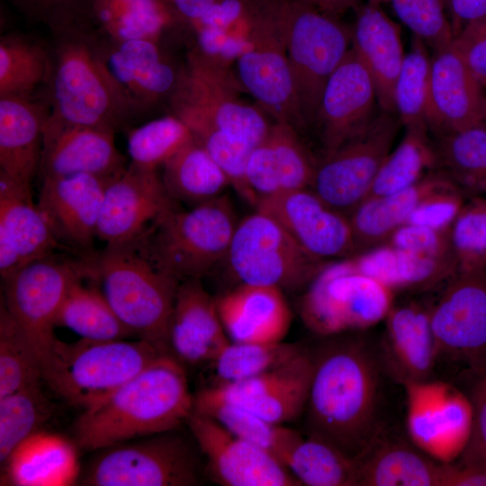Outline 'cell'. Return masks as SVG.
<instances>
[{
  "mask_svg": "<svg viewBox=\"0 0 486 486\" xmlns=\"http://www.w3.org/2000/svg\"><path fill=\"white\" fill-rule=\"evenodd\" d=\"M301 318L313 333L331 337L367 329L384 320L393 292L360 272L350 257L326 264L304 289Z\"/></svg>",
  "mask_w": 486,
  "mask_h": 486,
  "instance_id": "9c48e42d",
  "label": "cell"
},
{
  "mask_svg": "<svg viewBox=\"0 0 486 486\" xmlns=\"http://www.w3.org/2000/svg\"><path fill=\"white\" fill-rule=\"evenodd\" d=\"M288 62L304 124L316 122L325 86L350 50L352 32L338 17L284 0Z\"/></svg>",
  "mask_w": 486,
  "mask_h": 486,
  "instance_id": "30bf717a",
  "label": "cell"
},
{
  "mask_svg": "<svg viewBox=\"0 0 486 486\" xmlns=\"http://www.w3.org/2000/svg\"><path fill=\"white\" fill-rule=\"evenodd\" d=\"M436 148L438 164L471 195L486 196V122L440 135Z\"/></svg>",
  "mask_w": 486,
  "mask_h": 486,
  "instance_id": "b9f144b4",
  "label": "cell"
},
{
  "mask_svg": "<svg viewBox=\"0 0 486 486\" xmlns=\"http://www.w3.org/2000/svg\"><path fill=\"white\" fill-rule=\"evenodd\" d=\"M2 467L1 485L69 486L80 478L75 445L43 430L19 444Z\"/></svg>",
  "mask_w": 486,
  "mask_h": 486,
  "instance_id": "d6a6232c",
  "label": "cell"
},
{
  "mask_svg": "<svg viewBox=\"0 0 486 486\" xmlns=\"http://www.w3.org/2000/svg\"><path fill=\"white\" fill-rule=\"evenodd\" d=\"M368 1L381 4L382 3L390 2L391 0H368Z\"/></svg>",
  "mask_w": 486,
  "mask_h": 486,
  "instance_id": "6125c7cd",
  "label": "cell"
},
{
  "mask_svg": "<svg viewBox=\"0 0 486 486\" xmlns=\"http://www.w3.org/2000/svg\"><path fill=\"white\" fill-rule=\"evenodd\" d=\"M485 89L452 44L434 50L430 62L428 128L440 136L484 122Z\"/></svg>",
  "mask_w": 486,
  "mask_h": 486,
  "instance_id": "484cf974",
  "label": "cell"
},
{
  "mask_svg": "<svg viewBox=\"0 0 486 486\" xmlns=\"http://www.w3.org/2000/svg\"><path fill=\"white\" fill-rule=\"evenodd\" d=\"M230 341L216 298L201 279H188L177 289L168 335L170 354L184 366L211 364Z\"/></svg>",
  "mask_w": 486,
  "mask_h": 486,
  "instance_id": "83f0119b",
  "label": "cell"
},
{
  "mask_svg": "<svg viewBox=\"0 0 486 486\" xmlns=\"http://www.w3.org/2000/svg\"><path fill=\"white\" fill-rule=\"evenodd\" d=\"M400 122L382 111L358 134L316 164L311 189L331 207L348 215L370 194L392 151Z\"/></svg>",
  "mask_w": 486,
  "mask_h": 486,
  "instance_id": "5bb4252c",
  "label": "cell"
},
{
  "mask_svg": "<svg viewBox=\"0 0 486 486\" xmlns=\"http://www.w3.org/2000/svg\"><path fill=\"white\" fill-rule=\"evenodd\" d=\"M52 66L43 98L50 117L117 132L134 117L108 72L89 29L53 35Z\"/></svg>",
  "mask_w": 486,
  "mask_h": 486,
  "instance_id": "3957f363",
  "label": "cell"
},
{
  "mask_svg": "<svg viewBox=\"0 0 486 486\" xmlns=\"http://www.w3.org/2000/svg\"><path fill=\"white\" fill-rule=\"evenodd\" d=\"M349 257L357 270L393 292L432 287L455 274L453 260L400 250L387 243Z\"/></svg>",
  "mask_w": 486,
  "mask_h": 486,
  "instance_id": "8d00e7d4",
  "label": "cell"
},
{
  "mask_svg": "<svg viewBox=\"0 0 486 486\" xmlns=\"http://www.w3.org/2000/svg\"><path fill=\"white\" fill-rule=\"evenodd\" d=\"M226 259L239 284L305 289L326 265L271 216L256 210L238 222Z\"/></svg>",
  "mask_w": 486,
  "mask_h": 486,
  "instance_id": "8fae6325",
  "label": "cell"
},
{
  "mask_svg": "<svg viewBox=\"0 0 486 486\" xmlns=\"http://www.w3.org/2000/svg\"><path fill=\"white\" fill-rule=\"evenodd\" d=\"M238 222L231 202L222 194L188 209L176 205L137 241L178 281L202 279L227 257Z\"/></svg>",
  "mask_w": 486,
  "mask_h": 486,
  "instance_id": "52a82bcc",
  "label": "cell"
},
{
  "mask_svg": "<svg viewBox=\"0 0 486 486\" xmlns=\"http://www.w3.org/2000/svg\"><path fill=\"white\" fill-rule=\"evenodd\" d=\"M376 89L353 48L328 78L320 104L319 123L324 153L330 152L363 130L375 117Z\"/></svg>",
  "mask_w": 486,
  "mask_h": 486,
  "instance_id": "603a6c76",
  "label": "cell"
},
{
  "mask_svg": "<svg viewBox=\"0 0 486 486\" xmlns=\"http://www.w3.org/2000/svg\"><path fill=\"white\" fill-rule=\"evenodd\" d=\"M88 277L85 254L66 257L57 253L32 262L3 279L2 302L41 365L57 338L56 320L68 290L77 280Z\"/></svg>",
  "mask_w": 486,
  "mask_h": 486,
  "instance_id": "7c38bea8",
  "label": "cell"
},
{
  "mask_svg": "<svg viewBox=\"0 0 486 486\" xmlns=\"http://www.w3.org/2000/svg\"><path fill=\"white\" fill-rule=\"evenodd\" d=\"M224 329L233 342L273 343L284 340L292 311L277 287L239 284L216 298Z\"/></svg>",
  "mask_w": 486,
  "mask_h": 486,
  "instance_id": "f1b7e54d",
  "label": "cell"
},
{
  "mask_svg": "<svg viewBox=\"0 0 486 486\" xmlns=\"http://www.w3.org/2000/svg\"><path fill=\"white\" fill-rule=\"evenodd\" d=\"M313 368V356L304 349L273 370L235 382L211 385L199 393L285 425L304 413Z\"/></svg>",
  "mask_w": 486,
  "mask_h": 486,
  "instance_id": "ffe728a7",
  "label": "cell"
},
{
  "mask_svg": "<svg viewBox=\"0 0 486 486\" xmlns=\"http://www.w3.org/2000/svg\"><path fill=\"white\" fill-rule=\"evenodd\" d=\"M429 316L438 357L476 367L486 359V271L454 274Z\"/></svg>",
  "mask_w": 486,
  "mask_h": 486,
  "instance_id": "2e32d148",
  "label": "cell"
},
{
  "mask_svg": "<svg viewBox=\"0 0 486 486\" xmlns=\"http://www.w3.org/2000/svg\"><path fill=\"white\" fill-rule=\"evenodd\" d=\"M402 385L407 400L406 428L412 445L440 463L458 460L472 431L469 396L438 380L412 381Z\"/></svg>",
  "mask_w": 486,
  "mask_h": 486,
  "instance_id": "9a60e30c",
  "label": "cell"
},
{
  "mask_svg": "<svg viewBox=\"0 0 486 486\" xmlns=\"http://www.w3.org/2000/svg\"><path fill=\"white\" fill-rule=\"evenodd\" d=\"M452 46L486 86V15L466 23L454 37Z\"/></svg>",
  "mask_w": 486,
  "mask_h": 486,
  "instance_id": "6f0895ef",
  "label": "cell"
},
{
  "mask_svg": "<svg viewBox=\"0 0 486 486\" xmlns=\"http://www.w3.org/2000/svg\"><path fill=\"white\" fill-rule=\"evenodd\" d=\"M184 366L164 354L75 424L76 446L102 450L126 441L174 431L194 411Z\"/></svg>",
  "mask_w": 486,
  "mask_h": 486,
  "instance_id": "7a4b0ae2",
  "label": "cell"
},
{
  "mask_svg": "<svg viewBox=\"0 0 486 486\" xmlns=\"http://www.w3.org/2000/svg\"><path fill=\"white\" fill-rule=\"evenodd\" d=\"M53 406L38 382L0 398V462L30 436L41 431Z\"/></svg>",
  "mask_w": 486,
  "mask_h": 486,
  "instance_id": "bcb514c9",
  "label": "cell"
},
{
  "mask_svg": "<svg viewBox=\"0 0 486 486\" xmlns=\"http://www.w3.org/2000/svg\"><path fill=\"white\" fill-rule=\"evenodd\" d=\"M386 243L400 250L454 262L450 230L406 223L399 227Z\"/></svg>",
  "mask_w": 486,
  "mask_h": 486,
  "instance_id": "9f6ffc18",
  "label": "cell"
},
{
  "mask_svg": "<svg viewBox=\"0 0 486 486\" xmlns=\"http://www.w3.org/2000/svg\"><path fill=\"white\" fill-rule=\"evenodd\" d=\"M41 382L40 361L1 301L0 398Z\"/></svg>",
  "mask_w": 486,
  "mask_h": 486,
  "instance_id": "681fc988",
  "label": "cell"
},
{
  "mask_svg": "<svg viewBox=\"0 0 486 486\" xmlns=\"http://www.w3.org/2000/svg\"><path fill=\"white\" fill-rule=\"evenodd\" d=\"M88 29L99 39L119 42L153 40L186 29L163 0H94Z\"/></svg>",
  "mask_w": 486,
  "mask_h": 486,
  "instance_id": "d590c367",
  "label": "cell"
},
{
  "mask_svg": "<svg viewBox=\"0 0 486 486\" xmlns=\"http://www.w3.org/2000/svg\"><path fill=\"white\" fill-rule=\"evenodd\" d=\"M321 13L339 18L348 10H356L360 0H297Z\"/></svg>",
  "mask_w": 486,
  "mask_h": 486,
  "instance_id": "94428289",
  "label": "cell"
},
{
  "mask_svg": "<svg viewBox=\"0 0 486 486\" xmlns=\"http://www.w3.org/2000/svg\"><path fill=\"white\" fill-rule=\"evenodd\" d=\"M357 486H446L448 464L414 445L376 436L356 459Z\"/></svg>",
  "mask_w": 486,
  "mask_h": 486,
  "instance_id": "836d02e7",
  "label": "cell"
},
{
  "mask_svg": "<svg viewBox=\"0 0 486 486\" xmlns=\"http://www.w3.org/2000/svg\"><path fill=\"white\" fill-rule=\"evenodd\" d=\"M67 251L55 238L32 185L0 173V274L2 280L22 266Z\"/></svg>",
  "mask_w": 486,
  "mask_h": 486,
  "instance_id": "d4e9b609",
  "label": "cell"
},
{
  "mask_svg": "<svg viewBox=\"0 0 486 486\" xmlns=\"http://www.w3.org/2000/svg\"><path fill=\"white\" fill-rule=\"evenodd\" d=\"M473 382L468 394L473 412L470 441L458 460L486 470V359L472 369Z\"/></svg>",
  "mask_w": 486,
  "mask_h": 486,
  "instance_id": "11a10c76",
  "label": "cell"
},
{
  "mask_svg": "<svg viewBox=\"0 0 486 486\" xmlns=\"http://www.w3.org/2000/svg\"><path fill=\"white\" fill-rule=\"evenodd\" d=\"M177 204L167 194L158 170L129 163L106 186L97 238L105 246L137 241Z\"/></svg>",
  "mask_w": 486,
  "mask_h": 486,
  "instance_id": "e0dca14e",
  "label": "cell"
},
{
  "mask_svg": "<svg viewBox=\"0 0 486 486\" xmlns=\"http://www.w3.org/2000/svg\"><path fill=\"white\" fill-rule=\"evenodd\" d=\"M50 115L43 97H0V173L32 184L39 173Z\"/></svg>",
  "mask_w": 486,
  "mask_h": 486,
  "instance_id": "1f68e13d",
  "label": "cell"
},
{
  "mask_svg": "<svg viewBox=\"0 0 486 486\" xmlns=\"http://www.w3.org/2000/svg\"><path fill=\"white\" fill-rule=\"evenodd\" d=\"M464 194L454 182L434 191L418 203L406 223L450 230L465 202Z\"/></svg>",
  "mask_w": 486,
  "mask_h": 486,
  "instance_id": "db71d44e",
  "label": "cell"
},
{
  "mask_svg": "<svg viewBox=\"0 0 486 486\" xmlns=\"http://www.w3.org/2000/svg\"><path fill=\"white\" fill-rule=\"evenodd\" d=\"M82 280L68 290L58 310L56 327H65L81 338L93 341L125 339L132 332L122 322L102 292L85 286Z\"/></svg>",
  "mask_w": 486,
  "mask_h": 486,
  "instance_id": "60d3db41",
  "label": "cell"
},
{
  "mask_svg": "<svg viewBox=\"0 0 486 486\" xmlns=\"http://www.w3.org/2000/svg\"><path fill=\"white\" fill-rule=\"evenodd\" d=\"M430 62L426 44L413 36L394 86L396 114L405 128L428 129Z\"/></svg>",
  "mask_w": 486,
  "mask_h": 486,
  "instance_id": "7dc6e473",
  "label": "cell"
},
{
  "mask_svg": "<svg viewBox=\"0 0 486 486\" xmlns=\"http://www.w3.org/2000/svg\"><path fill=\"white\" fill-rule=\"evenodd\" d=\"M112 178L87 174L42 178L37 206L67 251L76 255L92 251L104 194Z\"/></svg>",
  "mask_w": 486,
  "mask_h": 486,
  "instance_id": "7402d4cb",
  "label": "cell"
},
{
  "mask_svg": "<svg viewBox=\"0 0 486 486\" xmlns=\"http://www.w3.org/2000/svg\"><path fill=\"white\" fill-rule=\"evenodd\" d=\"M284 0H252L238 58V78L264 112L295 129L305 126L288 62Z\"/></svg>",
  "mask_w": 486,
  "mask_h": 486,
  "instance_id": "ba28073f",
  "label": "cell"
},
{
  "mask_svg": "<svg viewBox=\"0 0 486 486\" xmlns=\"http://www.w3.org/2000/svg\"><path fill=\"white\" fill-rule=\"evenodd\" d=\"M29 22L44 25L51 35L89 27L94 0H10Z\"/></svg>",
  "mask_w": 486,
  "mask_h": 486,
  "instance_id": "f5cc1de1",
  "label": "cell"
},
{
  "mask_svg": "<svg viewBox=\"0 0 486 486\" xmlns=\"http://www.w3.org/2000/svg\"><path fill=\"white\" fill-rule=\"evenodd\" d=\"M169 354L139 338L67 343L56 338L42 363V381L68 403L90 409L138 374L157 358Z\"/></svg>",
  "mask_w": 486,
  "mask_h": 486,
  "instance_id": "8992f818",
  "label": "cell"
},
{
  "mask_svg": "<svg viewBox=\"0 0 486 486\" xmlns=\"http://www.w3.org/2000/svg\"><path fill=\"white\" fill-rule=\"evenodd\" d=\"M254 207L274 218L302 248L320 260L355 255L348 215L310 188L258 199Z\"/></svg>",
  "mask_w": 486,
  "mask_h": 486,
  "instance_id": "d6986e66",
  "label": "cell"
},
{
  "mask_svg": "<svg viewBox=\"0 0 486 486\" xmlns=\"http://www.w3.org/2000/svg\"><path fill=\"white\" fill-rule=\"evenodd\" d=\"M484 122H486V110H485Z\"/></svg>",
  "mask_w": 486,
  "mask_h": 486,
  "instance_id": "be15d7a7",
  "label": "cell"
},
{
  "mask_svg": "<svg viewBox=\"0 0 486 486\" xmlns=\"http://www.w3.org/2000/svg\"><path fill=\"white\" fill-rule=\"evenodd\" d=\"M193 140L190 129L173 113L149 121L128 131L130 163L158 170Z\"/></svg>",
  "mask_w": 486,
  "mask_h": 486,
  "instance_id": "c3c4849f",
  "label": "cell"
},
{
  "mask_svg": "<svg viewBox=\"0 0 486 486\" xmlns=\"http://www.w3.org/2000/svg\"><path fill=\"white\" fill-rule=\"evenodd\" d=\"M186 424L204 455L207 470L225 486H300L287 466L269 452L237 436L211 417L193 411Z\"/></svg>",
  "mask_w": 486,
  "mask_h": 486,
  "instance_id": "ac0fdd59",
  "label": "cell"
},
{
  "mask_svg": "<svg viewBox=\"0 0 486 486\" xmlns=\"http://www.w3.org/2000/svg\"><path fill=\"white\" fill-rule=\"evenodd\" d=\"M455 274L486 271V196L465 200L450 228Z\"/></svg>",
  "mask_w": 486,
  "mask_h": 486,
  "instance_id": "f907efd6",
  "label": "cell"
},
{
  "mask_svg": "<svg viewBox=\"0 0 486 486\" xmlns=\"http://www.w3.org/2000/svg\"><path fill=\"white\" fill-rule=\"evenodd\" d=\"M453 182L446 173L431 171L406 189L365 198L348 213L355 255L385 244L426 196Z\"/></svg>",
  "mask_w": 486,
  "mask_h": 486,
  "instance_id": "e575fe53",
  "label": "cell"
},
{
  "mask_svg": "<svg viewBox=\"0 0 486 486\" xmlns=\"http://www.w3.org/2000/svg\"><path fill=\"white\" fill-rule=\"evenodd\" d=\"M400 20L426 45L436 50L452 44L454 31L444 0H391Z\"/></svg>",
  "mask_w": 486,
  "mask_h": 486,
  "instance_id": "816d5d0a",
  "label": "cell"
},
{
  "mask_svg": "<svg viewBox=\"0 0 486 486\" xmlns=\"http://www.w3.org/2000/svg\"><path fill=\"white\" fill-rule=\"evenodd\" d=\"M455 36L468 22L486 15V0H444Z\"/></svg>",
  "mask_w": 486,
  "mask_h": 486,
  "instance_id": "680465c9",
  "label": "cell"
},
{
  "mask_svg": "<svg viewBox=\"0 0 486 486\" xmlns=\"http://www.w3.org/2000/svg\"><path fill=\"white\" fill-rule=\"evenodd\" d=\"M316 164L297 129L274 122L253 148L247 162L245 181L250 203L255 206L261 198L310 188Z\"/></svg>",
  "mask_w": 486,
  "mask_h": 486,
  "instance_id": "4316f807",
  "label": "cell"
},
{
  "mask_svg": "<svg viewBox=\"0 0 486 486\" xmlns=\"http://www.w3.org/2000/svg\"><path fill=\"white\" fill-rule=\"evenodd\" d=\"M52 66L50 44L10 32L0 38V97H43Z\"/></svg>",
  "mask_w": 486,
  "mask_h": 486,
  "instance_id": "74e56055",
  "label": "cell"
},
{
  "mask_svg": "<svg viewBox=\"0 0 486 486\" xmlns=\"http://www.w3.org/2000/svg\"><path fill=\"white\" fill-rule=\"evenodd\" d=\"M94 36L102 59L134 118L169 101L181 68L170 61L162 42L146 39L113 42Z\"/></svg>",
  "mask_w": 486,
  "mask_h": 486,
  "instance_id": "44dd1931",
  "label": "cell"
},
{
  "mask_svg": "<svg viewBox=\"0 0 486 486\" xmlns=\"http://www.w3.org/2000/svg\"><path fill=\"white\" fill-rule=\"evenodd\" d=\"M115 132L67 123L50 117L44 130L39 173L43 177L94 175L114 177L128 166Z\"/></svg>",
  "mask_w": 486,
  "mask_h": 486,
  "instance_id": "cb8c5ba5",
  "label": "cell"
},
{
  "mask_svg": "<svg viewBox=\"0 0 486 486\" xmlns=\"http://www.w3.org/2000/svg\"><path fill=\"white\" fill-rule=\"evenodd\" d=\"M427 130L426 127L406 128L403 139L382 165L367 197L406 189L435 168L438 164L437 155Z\"/></svg>",
  "mask_w": 486,
  "mask_h": 486,
  "instance_id": "7bdbcfd3",
  "label": "cell"
},
{
  "mask_svg": "<svg viewBox=\"0 0 486 486\" xmlns=\"http://www.w3.org/2000/svg\"><path fill=\"white\" fill-rule=\"evenodd\" d=\"M79 481L88 486H192L199 462L188 442L172 431L102 449Z\"/></svg>",
  "mask_w": 486,
  "mask_h": 486,
  "instance_id": "4fadbf2b",
  "label": "cell"
},
{
  "mask_svg": "<svg viewBox=\"0 0 486 486\" xmlns=\"http://www.w3.org/2000/svg\"><path fill=\"white\" fill-rule=\"evenodd\" d=\"M382 357L401 384L429 379L438 359L429 309L418 303L392 306L384 319Z\"/></svg>",
  "mask_w": 486,
  "mask_h": 486,
  "instance_id": "4dcf8cb0",
  "label": "cell"
},
{
  "mask_svg": "<svg viewBox=\"0 0 486 486\" xmlns=\"http://www.w3.org/2000/svg\"><path fill=\"white\" fill-rule=\"evenodd\" d=\"M313 353L305 413L307 436L356 460L376 436L379 365L366 341L336 335Z\"/></svg>",
  "mask_w": 486,
  "mask_h": 486,
  "instance_id": "6da1fadb",
  "label": "cell"
},
{
  "mask_svg": "<svg viewBox=\"0 0 486 486\" xmlns=\"http://www.w3.org/2000/svg\"><path fill=\"white\" fill-rule=\"evenodd\" d=\"M89 279L122 322L139 338L169 352L168 335L180 281L158 267L138 241L86 255Z\"/></svg>",
  "mask_w": 486,
  "mask_h": 486,
  "instance_id": "277c9868",
  "label": "cell"
},
{
  "mask_svg": "<svg viewBox=\"0 0 486 486\" xmlns=\"http://www.w3.org/2000/svg\"><path fill=\"white\" fill-rule=\"evenodd\" d=\"M355 12L352 48L373 78L380 108L395 114L394 86L405 57L400 28L380 4L368 1Z\"/></svg>",
  "mask_w": 486,
  "mask_h": 486,
  "instance_id": "f546056e",
  "label": "cell"
},
{
  "mask_svg": "<svg viewBox=\"0 0 486 486\" xmlns=\"http://www.w3.org/2000/svg\"><path fill=\"white\" fill-rule=\"evenodd\" d=\"M194 411L212 418L232 434L269 452L284 464L303 438L301 433L285 425L271 422L241 407L199 392L194 396Z\"/></svg>",
  "mask_w": 486,
  "mask_h": 486,
  "instance_id": "ab89813d",
  "label": "cell"
},
{
  "mask_svg": "<svg viewBox=\"0 0 486 486\" xmlns=\"http://www.w3.org/2000/svg\"><path fill=\"white\" fill-rule=\"evenodd\" d=\"M304 349L284 340L273 343L230 341L210 364L216 382L212 385L246 380L273 370Z\"/></svg>",
  "mask_w": 486,
  "mask_h": 486,
  "instance_id": "f6af8a7d",
  "label": "cell"
},
{
  "mask_svg": "<svg viewBox=\"0 0 486 486\" xmlns=\"http://www.w3.org/2000/svg\"><path fill=\"white\" fill-rule=\"evenodd\" d=\"M175 17L186 28L201 20L217 0H163Z\"/></svg>",
  "mask_w": 486,
  "mask_h": 486,
  "instance_id": "91938a15",
  "label": "cell"
},
{
  "mask_svg": "<svg viewBox=\"0 0 486 486\" xmlns=\"http://www.w3.org/2000/svg\"><path fill=\"white\" fill-rule=\"evenodd\" d=\"M245 90L221 58L192 48L168 104L193 136L222 131L255 147L271 124L260 107L242 99Z\"/></svg>",
  "mask_w": 486,
  "mask_h": 486,
  "instance_id": "5b68a950",
  "label": "cell"
},
{
  "mask_svg": "<svg viewBox=\"0 0 486 486\" xmlns=\"http://www.w3.org/2000/svg\"><path fill=\"white\" fill-rule=\"evenodd\" d=\"M162 167L161 178L169 196L189 207L221 196L230 185L224 171L194 139Z\"/></svg>",
  "mask_w": 486,
  "mask_h": 486,
  "instance_id": "f35d334b",
  "label": "cell"
},
{
  "mask_svg": "<svg viewBox=\"0 0 486 486\" xmlns=\"http://www.w3.org/2000/svg\"><path fill=\"white\" fill-rule=\"evenodd\" d=\"M285 464L301 485L357 486L356 460L314 437H303Z\"/></svg>",
  "mask_w": 486,
  "mask_h": 486,
  "instance_id": "ee69618b",
  "label": "cell"
}]
</instances>
